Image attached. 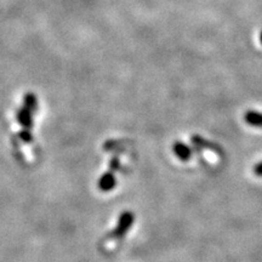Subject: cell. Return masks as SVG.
<instances>
[{
  "mask_svg": "<svg viewBox=\"0 0 262 262\" xmlns=\"http://www.w3.org/2000/svg\"><path fill=\"white\" fill-rule=\"evenodd\" d=\"M98 187L101 191L108 192L116 187V178L112 172H104L98 181Z\"/></svg>",
  "mask_w": 262,
  "mask_h": 262,
  "instance_id": "3957f363",
  "label": "cell"
},
{
  "mask_svg": "<svg viewBox=\"0 0 262 262\" xmlns=\"http://www.w3.org/2000/svg\"><path fill=\"white\" fill-rule=\"evenodd\" d=\"M245 123L249 124L250 126L260 127L262 129V112H257V111H248L244 114Z\"/></svg>",
  "mask_w": 262,
  "mask_h": 262,
  "instance_id": "5b68a950",
  "label": "cell"
},
{
  "mask_svg": "<svg viewBox=\"0 0 262 262\" xmlns=\"http://www.w3.org/2000/svg\"><path fill=\"white\" fill-rule=\"evenodd\" d=\"M260 42L262 44V32L260 33Z\"/></svg>",
  "mask_w": 262,
  "mask_h": 262,
  "instance_id": "9c48e42d",
  "label": "cell"
},
{
  "mask_svg": "<svg viewBox=\"0 0 262 262\" xmlns=\"http://www.w3.org/2000/svg\"><path fill=\"white\" fill-rule=\"evenodd\" d=\"M24 104H25L24 107L28 108L32 113H34L35 111L38 110V101H37V97H35V95L32 93L26 94L24 98Z\"/></svg>",
  "mask_w": 262,
  "mask_h": 262,
  "instance_id": "8992f818",
  "label": "cell"
},
{
  "mask_svg": "<svg viewBox=\"0 0 262 262\" xmlns=\"http://www.w3.org/2000/svg\"><path fill=\"white\" fill-rule=\"evenodd\" d=\"M32 112L28 110V108H21V110L17 111V120L18 123L21 124L25 129H31L33 125V118H32Z\"/></svg>",
  "mask_w": 262,
  "mask_h": 262,
  "instance_id": "277c9868",
  "label": "cell"
},
{
  "mask_svg": "<svg viewBox=\"0 0 262 262\" xmlns=\"http://www.w3.org/2000/svg\"><path fill=\"white\" fill-rule=\"evenodd\" d=\"M19 137H21V140H24L25 142H31V141L33 140L32 134H31V131H29V129L22 130L21 133H19Z\"/></svg>",
  "mask_w": 262,
  "mask_h": 262,
  "instance_id": "52a82bcc",
  "label": "cell"
},
{
  "mask_svg": "<svg viewBox=\"0 0 262 262\" xmlns=\"http://www.w3.org/2000/svg\"><path fill=\"white\" fill-rule=\"evenodd\" d=\"M172 150L173 153H175L176 157H178L179 159L183 160V162H186V160H189L192 157V150L191 148L187 145H185L183 142H178L173 143V147H172Z\"/></svg>",
  "mask_w": 262,
  "mask_h": 262,
  "instance_id": "7a4b0ae2",
  "label": "cell"
},
{
  "mask_svg": "<svg viewBox=\"0 0 262 262\" xmlns=\"http://www.w3.org/2000/svg\"><path fill=\"white\" fill-rule=\"evenodd\" d=\"M254 173L258 178H262V160L254 166Z\"/></svg>",
  "mask_w": 262,
  "mask_h": 262,
  "instance_id": "ba28073f",
  "label": "cell"
},
{
  "mask_svg": "<svg viewBox=\"0 0 262 262\" xmlns=\"http://www.w3.org/2000/svg\"><path fill=\"white\" fill-rule=\"evenodd\" d=\"M134 224V215L130 211H124L119 217V222H118L117 228L114 229V235L117 238H122L126 234L131 226Z\"/></svg>",
  "mask_w": 262,
  "mask_h": 262,
  "instance_id": "6da1fadb",
  "label": "cell"
}]
</instances>
